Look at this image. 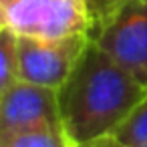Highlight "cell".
I'll return each instance as SVG.
<instances>
[{"label": "cell", "mask_w": 147, "mask_h": 147, "mask_svg": "<svg viewBox=\"0 0 147 147\" xmlns=\"http://www.w3.org/2000/svg\"><path fill=\"white\" fill-rule=\"evenodd\" d=\"M91 40L147 89V0H123Z\"/></svg>", "instance_id": "3"}, {"label": "cell", "mask_w": 147, "mask_h": 147, "mask_svg": "<svg viewBox=\"0 0 147 147\" xmlns=\"http://www.w3.org/2000/svg\"><path fill=\"white\" fill-rule=\"evenodd\" d=\"M77 2L87 10V14H89V18L93 22V34H95L115 14V10L121 6L123 0H77Z\"/></svg>", "instance_id": "9"}, {"label": "cell", "mask_w": 147, "mask_h": 147, "mask_svg": "<svg viewBox=\"0 0 147 147\" xmlns=\"http://www.w3.org/2000/svg\"><path fill=\"white\" fill-rule=\"evenodd\" d=\"M18 79V34L0 26V89Z\"/></svg>", "instance_id": "7"}, {"label": "cell", "mask_w": 147, "mask_h": 147, "mask_svg": "<svg viewBox=\"0 0 147 147\" xmlns=\"http://www.w3.org/2000/svg\"><path fill=\"white\" fill-rule=\"evenodd\" d=\"M75 147H127V145H123L115 135H105V137H99V139H93L87 143H79Z\"/></svg>", "instance_id": "10"}, {"label": "cell", "mask_w": 147, "mask_h": 147, "mask_svg": "<svg viewBox=\"0 0 147 147\" xmlns=\"http://www.w3.org/2000/svg\"><path fill=\"white\" fill-rule=\"evenodd\" d=\"M0 26L32 38L93 34V22L77 0H0Z\"/></svg>", "instance_id": "2"}, {"label": "cell", "mask_w": 147, "mask_h": 147, "mask_svg": "<svg viewBox=\"0 0 147 147\" xmlns=\"http://www.w3.org/2000/svg\"><path fill=\"white\" fill-rule=\"evenodd\" d=\"M47 123H61L59 89L22 79L0 89V133Z\"/></svg>", "instance_id": "5"}, {"label": "cell", "mask_w": 147, "mask_h": 147, "mask_svg": "<svg viewBox=\"0 0 147 147\" xmlns=\"http://www.w3.org/2000/svg\"><path fill=\"white\" fill-rule=\"evenodd\" d=\"M147 89L93 40L59 89L61 123L75 145L115 135Z\"/></svg>", "instance_id": "1"}, {"label": "cell", "mask_w": 147, "mask_h": 147, "mask_svg": "<svg viewBox=\"0 0 147 147\" xmlns=\"http://www.w3.org/2000/svg\"><path fill=\"white\" fill-rule=\"evenodd\" d=\"M115 137L127 147L147 143V95L123 121V125L115 131Z\"/></svg>", "instance_id": "8"}, {"label": "cell", "mask_w": 147, "mask_h": 147, "mask_svg": "<svg viewBox=\"0 0 147 147\" xmlns=\"http://www.w3.org/2000/svg\"><path fill=\"white\" fill-rule=\"evenodd\" d=\"M0 147H75V143L61 123H47L0 133Z\"/></svg>", "instance_id": "6"}, {"label": "cell", "mask_w": 147, "mask_h": 147, "mask_svg": "<svg viewBox=\"0 0 147 147\" xmlns=\"http://www.w3.org/2000/svg\"><path fill=\"white\" fill-rule=\"evenodd\" d=\"M91 36L73 34L63 38L18 36V79L61 89L77 67Z\"/></svg>", "instance_id": "4"}, {"label": "cell", "mask_w": 147, "mask_h": 147, "mask_svg": "<svg viewBox=\"0 0 147 147\" xmlns=\"http://www.w3.org/2000/svg\"><path fill=\"white\" fill-rule=\"evenodd\" d=\"M135 147H147V143H141V145H135Z\"/></svg>", "instance_id": "11"}]
</instances>
